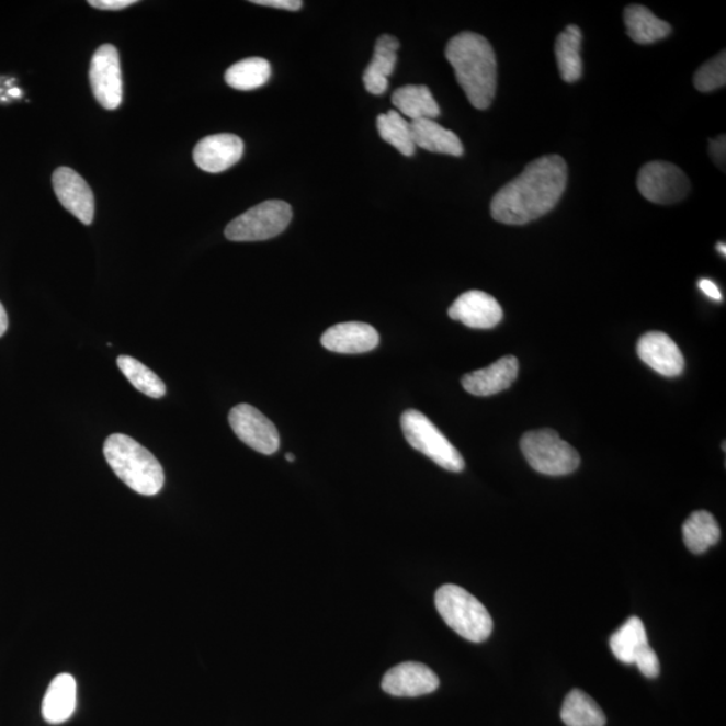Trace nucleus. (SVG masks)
<instances>
[{
    "label": "nucleus",
    "instance_id": "obj_1",
    "mask_svg": "<svg viewBox=\"0 0 726 726\" xmlns=\"http://www.w3.org/2000/svg\"><path fill=\"white\" fill-rule=\"evenodd\" d=\"M567 183V162L559 155H545L494 195L491 216L504 225L532 223L555 209Z\"/></svg>",
    "mask_w": 726,
    "mask_h": 726
},
{
    "label": "nucleus",
    "instance_id": "obj_2",
    "mask_svg": "<svg viewBox=\"0 0 726 726\" xmlns=\"http://www.w3.org/2000/svg\"><path fill=\"white\" fill-rule=\"evenodd\" d=\"M457 82L476 110H487L497 93V57L489 41L481 35L464 32L445 47Z\"/></svg>",
    "mask_w": 726,
    "mask_h": 726
},
{
    "label": "nucleus",
    "instance_id": "obj_3",
    "mask_svg": "<svg viewBox=\"0 0 726 726\" xmlns=\"http://www.w3.org/2000/svg\"><path fill=\"white\" fill-rule=\"evenodd\" d=\"M104 455L113 473L131 490L141 496H157L165 485L162 466L150 451L127 434H111L104 443Z\"/></svg>",
    "mask_w": 726,
    "mask_h": 726
},
{
    "label": "nucleus",
    "instance_id": "obj_4",
    "mask_svg": "<svg viewBox=\"0 0 726 726\" xmlns=\"http://www.w3.org/2000/svg\"><path fill=\"white\" fill-rule=\"evenodd\" d=\"M439 615L462 638L481 643L490 638L492 619L486 606L466 589L445 585L434 594Z\"/></svg>",
    "mask_w": 726,
    "mask_h": 726
},
{
    "label": "nucleus",
    "instance_id": "obj_5",
    "mask_svg": "<svg viewBox=\"0 0 726 726\" xmlns=\"http://www.w3.org/2000/svg\"><path fill=\"white\" fill-rule=\"evenodd\" d=\"M523 456L535 472L549 476H564L580 466V455L553 430L532 431L521 439Z\"/></svg>",
    "mask_w": 726,
    "mask_h": 726
},
{
    "label": "nucleus",
    "instance_id": "obj_6",
    "mask_svg": "<svg viewBox=\"0 0 726 726\" xmlns=\"http://www.w3.org/2000/svg\"><path fill=\"white\" fill-rule=\"evenodd\" d=\"M401 428L407 442L416 451L447 469L451 473H462L464 460L461 452L450 443L439 428L419 410L409 409L401 416Z\"/></svg>",
    "mask_w": 726,
    "mask_h": 726
},
{
    "label": "nucleus",
    "instance_id": "obj_7",
    "mask_svg": "<svg viewBox=\"0 0 726 726\" xmlns=\"http://www.w3.org/2000/svg\"><path fill=\"white\" fill-rule=\"evenodd\" d=\"M293 219V207L284 201H266L234 219L225 229L230 241H264L282 235Z\"/></svg>",
    "mask_w": 726,
    "mask_h": 726
},
{
    "label": "nucleus",
    "instance_id": "obj_8",
    "mask_svg": "<svg viewBox=\"0 0 726 726\" xmlns=\"http://www.w3.org/2000/svg\"><path fill=\"white\" fill-rule=\"evenodd\" d=\"M639 192L657 205H672L689 194L690 182L684 172L669 162H651L643 166L638 180Z\"/></svg>",
    "mask_w": 726,
    "mask_h": 726
},
{
    "label": "nucleus",
    "instance_id": "obj_9",
    "mask_svg": "<svg viewBox=\"0 0 726 726\" xmlns=\"http://www.w3.org/2000/svg\"><path fill=\"white\" fill-rule=\"evenodd\" d=\"M94 98L105 110H116L123 100L121 57L115 46L103 45L94 53L89 70Z\"/></svg>",
    "mask_w": 726,
    "mask_h": 726
},
{
    "label": "nucleus",
    "instance_id": "obj_10",
    "mask_svg": "<svg viewBox=\"0 0 726 726\" xmlns=\"http://www.w3.org/2000/svg\"><path fill=\"white\" fill-rule=\"evenodd\" d=\"M229 424L242 443L260 454L272 455L280 447L275 424L249 404H240L230 410Z\"/></svg>",
    "mask_w": 726,
    "mask_h": 726
},
{
    "label": "nucleus",
    "instance_id": "obj_11",
    "mask_svg": "<svg viewBox=\"0 0 726 726\" xmlns=\"http://www.w3.org/2000/svg\"><path fill=\"white\" fill-rule=\"evenodd\" d=\"M440 681L436 672L418 662L395 666L383 678V690L395 697H420L436 692Z\"/></svg>",
    "mask_w": 726,
    "mask_h": 726
},
{
    "label": "nucleus",
    "instance_id": "obj_12",
    "mask_svg": "<svg viewBox=\"0 0 726 726\" xmlns=\"http://www.w3.org/2000/svg\"><path fill=\"white\" fill-rule=\"evenodd\" d=\"M53 189L61 205L84 225L94 218V196L84 178L69 168H59L53 174Z\"/></svg>",
    "mask_w": 726,
    "mask_h": 726
},
{
    "label": "nucleus",
    "instance_id": "obj_13",
    "mask_svg": "<svg viewBox=\"0 0 726 726\" xmlns=\"http://www.w3.org/2000/svg\"><path fill=\"white\" fill-rule=\"evenodd\" d=\"M449 315L472 329L489 330L501 324L503 309L496 297L481 291H468L457 297Z\"/></svg>",
    "mask_w": 726,
    "mask_h": 726
},
{
    "label": "nucleus",
    "instance_id": "obj_14",
    "mask_svg": "<svg viewBox=\"0 0 726 726\" xmlns=\"http://www.w3.org/2000/svg\"><path fill=\"white\" fill-rule=\"evenodd\" d=\"M639 359L654 372L665 377H677L683 372L684 359L672 339L660 331H650L639 339Z\"/></svg>",
    "mask_w": 726,
    "mask_h": 726
},
{
    "label": "nucleus",
    "instance_id": "obj_15",
    "mask_svg": "<svg viewBox=\"0 0 726 726\" xmlns=\"http://www.w3.org/2000/svg\"><path fill=\"white\" fill-rule=\"evenodd\" d=\"M243 141L236 135L218 134L206 136L194 148V162L201 170L217 174L238 162L242 158Z\"/></svg>",
    "mask_w": 726,
    "mask_h": 726
},
{
    "label": "nucleus",
    "instance_id": "obj_16",
    "mask_svg": "<svg viewBox=\"0 0 726 726\" xmlns=\"http://www.w3.org/2000/svg\"><path fill=\"white\" fill-rule=\"evenodd\" d=\"M321 347L339 354H362L378 347L379 336L373 326L362 321H348L326 330Z\"/></svg>",
    "mask_w": 726,
    "mask_h": 726
},
{
    "label": "nucleus",
    "instance_id": "obj_17",
    "mask_svg": "<svg viewBox=\"0 0 726 726\" xmlns=\"http://www.w3.org/2000/svg\"><path fill=\"white\" fill-rule=\"evenodd\" d=\"M518 371H520V363L515 356H503L489 367L466 374L462 378V385L469 395L479 397L498 395L514 384Z\"/></svg>",
    "mask_w": 726,
    "mask_h": 726
},
{
    "label": "nucleus",
    "instance_id": "obj_18",
    "mask_svg": "<svg viewBox=\"0 0 726 726\" xmlns=\"http://www.w3.org/2000/svg\"><path fill=\"white\" fill-rule=\"evenodd\" d=\"M398 47L400 43L392 35H383L378 38L372 63L363 73V84L368 93L379 97L388 91L389 77L397 64Z\"/></svg>",
    "mask_w": 726,
    "mask_h": 726
},
{
    "label": "nucleus",
    "instance_id": "obj_19",
    "mask_svg": "<svg viewBox=\"0 0 726 726\" xmlns=\"http://www.w3.org/2000/svg\"><path fill=\"white\" fill-rule=\"evenodd\" d=\"M77 684L70 674H59L52 681L43 702L46 723L57 725L67 722L76 711Z\"/></svg>",
    "mask_w": 726,
    "mask_h": 726
},
{
    "label": "nucleus",
    "instance_id": "obj_20",
    "mask_svg": "<svg viewBox=\"0 0 726 726\" xmlns=\"http://www.w3.org/2000/svg\"><path fill=\"white\" fill-rule=\"evenodd\" d=\"M392 103L401 116L410 122L434 121L440 116V106L426 86H406L398 88L392 97Z\"/></svg>",
    "mask_w": 726,
    "mask_h": 726
},
{
    "label": "nucleus",
    "instance_id": "obj_21",
    "mask_svg": "<svg viewBox=\"0 0 726 726\" xmlns=\"http://www.w3.org/2000/svg\"><path fill=\"white\" fill-rule=\"evenodd\" d=\"M627 34L634 43L650 45L665 39L671 33V25L659 20L650 10L640 4H631L624 10Z\"/></svg>",
    "mask_w": 726,
    "mask_h": 726
},
{
    "label": "nucleus",
    "instance_id": "obj_22",
    "mask_svg": "<svg viewBox=\"0 0 726 726\" xmlns=\"http://www.w3.org/2000/svg\"><path fill=\"white\" fill-rule=\"evenodd\" d=\"M412 138L416 147L430 152L452 155L462 157L464 154L463 143L455 133L445 129L434 121L410 122Z\"/></svg>",
    "mask_w": 726,
    "mask_h": 726
},
{
    "label": "nucleus",
    "instance_id": "obj_23",
    "mask_svg": "<svg viewBox=\"0 0 726 726\" xmlns=\"http://www.w3.org/2000/svg\"><path fill=\"white\" fill-rule=\"evenodd\" d=\"M683 543L694 555H702L722 538L718 522L705 510L694 511L682 526Z\"/></svg>",
    "mask_w": 726,
    "mask_h": 726
},
{
    "label": "nucleus",
    "instance_id": "obj_24",
    "mask_svg": "<svg viewBox=\"0 0 726 726\" xmlns=\"http://www.w3.org/2000/svg\"><path fill=\"white\" fill-rule=\"evenodd\" d=\"M582 33L576 25H569L556 41V58L559 75L565 82H576L582 77L581 59Z\"/></svg>",
    "mask_w": 726,
    "mask_h": 726
},
{
    "label": "nucleus",
    "instance_id": "obj_25",
    "mask_svg": "<svg viewBox=\"0 0 726 726\" xmlns=\"http://www.w3.org/2000/svg\"><path fill=\"white\" fill-rule=\"evenodd\" d=\"M648 646L645 624L638 616H631L623 626L611 635L610 647L622 663L634 665L638 654Z\"/></svg>",
    "mask_w": 726,
    "mask_h": 726
},
{
    "label": "nucleus",
    "instance_id": "obj_26",
    "mask_svg": "<svg viewBox=\"0 0 726 726\" xmlns=\"http://www.w3.org/2000/svg\"><path fill=\"white\" fill-rule=\"evenodd\" d=\"M561 719L567 726H605L606 717L592 697L574 689L564 700Z\"/></svg>",
    "mask_w": 726,
    "mask_h": 726
},
{
    "label": "nucleus",
    "instance_id": "obj_27",
    "mask_svg": "<svg viewBox=\"0 0 726 726\" xmlns=\"http://www.w3.org/2000/svg\"><path fill=\"white\" fill-rule=\"evenodd\" d=\"M271 64L264 58L252 57L241 59L226 70L225 81L237 91H254L264 87L271 79Z\"/></svg>",
    "mask_w": 726,
    "mask_h": 726
},
{
    "label": "nucleus",
    "instance_id": "obj_28",
    "mask_svg": "<svg viewBox=\"0 0 726 726\" xmlns=\"http://www.w3.org/2000/svg\"><path fill=\"white\" fill-rule=\"evenodd\" d=\"M377 128L381 139L389 143L404 157H412L416 146L412 138V129H410V122H407L406 117L401 116L397 111L383 113V115L377 117Z\"/></svg>",
    "mask_w": 726,
    "mask_h": 726
},
{
    "label": "nucleus",
    "instance_id": "obj_29",
    "mask_svg": "<svg viewBox=\"0 0 726 726\" xmlns=\"http://www.w3.org/2000/svg\"><path fill=\"white\" fill-rule=\"evenodd\" d=\"M117 366L134 388L138 389L151 398H160L166 395V385L162 379L154 373L151 368L143 365L133 356L121 355L117 359Z\"/></svg>",
    "mask_w": 726,
    "mask_h": 726
},
{
    "label": "nucleus",
    "instance_id": "obj_30",
    "mask_svg": "<svg viewBox=\"0 0 726 726\" xmlns=\"http://www.w3.org/2000/svg\"><path fill=\"white\" fill-rule=\"evenodd\" d=\"M725 86L726 56L725 52H722L695 71L694 87L697 88L700 92L707 93L716 91V89H722Z\"/></svg>",
    "mask_w": 726,
    "mask_h": 726
},
{
    "label": "nucleus",
    "instance_id": "obj_31",
    "mask_svg": "<svg viewBox=\"0 0 726 726\" xmlns=\"http://www.w3.org/2000/svg\"><path fill=\"white\" fill-rule=\"evenodd\" d=\"M634 665L639 669L643 676L647 678H657L660 672V663L657 653L650 645L643 648L636 657Z\"/></svg>",
    "mask_w": 726,
    "mask_h": 726
},
{
    "label": "nucleus",
    "instance_id": "obj_32",
    "mask_svg": "<svg viewBox=\"0 0 726 726\" xmlns=\"http://www.w3.org/2000/svg\"><path fill=\"white\" fill-rule=\"evenodd\" d=\"M725 151H726V138L725 135L717 136L716 139L710 141V154L714 163L718 166L719 169L725 170Z\"/></svg>",
    "mask_w": 726,
    "mask_h": 726
},
{
    "label": "nucleus",
    "instance_id": "obj_33",
    "mask_svg": "<svg viewBox=\"0 0 726 726\" xmlns=\"http://www.w3.org/2000/svg\"><path fill=\"white\" fill-rule=\"evenodd\" d=\"M254 4L266 5V8L297 11L302 9L300 0H253Z\"/></svg>",
    "mask_w": 726,
    "mask_h": 726
},
{
    "label": "nucleus",
    "instance_id": "obj_34",
    "mask_svg": "<svg viewBox=\"0 0 726 726\" xmlns=\"http://www.w3.org/2000/svg\"><path fill=\"white\" fill-rule=\"evenodd\" d=\"M134 3H136L134 0H91V2H89L94 9L109 11L127 9Z\"/></svg>",
    "mask_w": 726,
    "mask_h": 726
},
{
    "label": "nucleus",
    "instance_id": "obj_35",
    "mask_svg": "<svg viewBox=\"0 0 726 726\" xmlns=\"http://www.w3.org/2000/svg\"><path fill=\"white\" fill-rule=\"evenodd\" d=\"M699 287L707 297L716 302L723 300L722 291L718 290L716 283L712 282L710 279H701Z\"/></svg>",
    "mask_w": 726,
    "mask_h": 726
},
{
    "label": "nucleus",
    "instance_id": "obj_36",
    "mask_svg": "<svg viewBox=\"0 0 726 726\" xmlns=\"http://www.w3.org/2000/svg\"><path fill=\"white\" fill-rule=\"evenodd\" d=\"M9 329V318H8V313H5V309L0 303V337H3L5 334V331Z\"/></svg>",
    "mask_w": 726,
    "mask_h": 726
},
{
    "label": "nucleus",
    "instance_id": "obj_37",
    "mask_svg": "<svg viewBox=\"0 0 726 726\" xmlns=\"http://www.w3.org/2000/svg\"><path fill=\"white\" fill-rule=\"evenodd\" d=\"M717 251H718L719 253H722V254L724 256V258H725V254H726V247H725V243H724V242H719V243H718V246H717Z\"/></svg>",
    "mask_w": 726,
    "mask_h": 726
},
{
    "label": "nucleus",
    "instance_id": "obj_38",
    "mask_svg": "<svg viewBox=\"0 0 726 726\" xmlns=\"http://www.w3.org/2000/svg\"><path fill=\"white\" fill-rule=\"evenodd\" d=\"M10 94H11V97L20 98L21 97V91H20V89H11Z\"/></svg>",
    "mask_w": 726,
    "mask_h": 726
},
{
    "label": "nucleus",
    "instance_id": "obj_39",
    "mask_svg": "<svg viewBox=\"0 0 726 726\" xmlns=\"http://www.w3.org/2000/svg\"><path fill=\"white\" fill-rule=\"evenodd\" d=\"M285 457H287V461H288L290 463H294V462H295V455H294V454H287V455H285Z\"/></svg>",
    "mask_w": 726,
    "mask_h": 726
}]
</instances>
